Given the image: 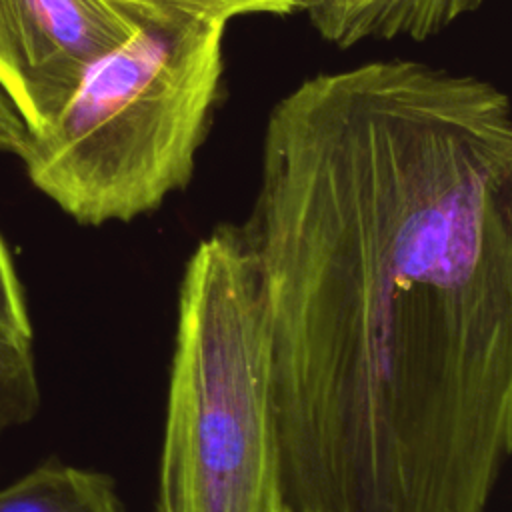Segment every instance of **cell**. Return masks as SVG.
Listing matches in <instances>:
<instances>
[{"instance_id": "obj_1", "label": "cell", "mask_w": 512, "mask_h": 512, "mask_svg": "<svg viewBox=\"0 0 512 512\" xmlns=\"http://www.w3.org/2000/svg\"><path fill=\"white\" fill-rule=\"evenodd\" d=\"M242 228L294 512H488L512 460V104L418 60L268 114Z\"/></svg>"}, {"instance_id": "obj_2", "label": "cell", "mask_w": 512, "mask_h": 512, "mask_svg": "<svg viewBox=\"0 0 512 512\" xmlns=\"http://www.w3.org/2000/svg\"><path fill=\"white\" fill-rule=\"evenodd\" d=\"M226 22L194 0H152L140 28L30 136L20 158L32 184L92 226L128 222L182 190L218 98Z\"/></svg>"}, {"instance_id": "obj_3", "label": "cell", "mask_w": 512, "mask_h": 512, "mask_svg": "<svg viewBox=\"0 0 512 512\" xmlns=\"http://www.w3.org/2000/svg\"><path fill=\"white\" fill-rule=\"evenodd\" d=\"M156 512H292L268 306L242 224L216 226L182 274Z\"/></svg>"}, {"instance_id": "obj_4", "label": "cell", "mask_w": 512, "mask_h": 512, "mask_svg": "<svg viewBox=\"0 0 512 512\" xmlns=\"http://www.w3.org/2000/svg\"><path fill=\"white\" fill-rule=\"evenodd\" d=\"M152 0H0V88L42 134L90 66L122 46Z\"/></svg>"}, {"instance_id": "obj_5", "label": "cell", "mask_w": 512, "mask_h": 512, "mask_svg": "<svg viewBox=\"0 0 512 512\" xmlns=\"http://www.w3.org/2000/svg\"><path fill=\"white\" fill-rule=\"evenodd\" d=\"M486 0H320L306 10L316 32L350 48L360 40L412 38L440 34L458 18L476 12Z\"/></svg>"}, {"instance_id": "obj_6", "label": "cell", "mask_w": 512, "mask_h": 512, "mask_svg": "<svg viewBox=\"0 0 512 512\" xmlns=\"http://www.w3.org/2000/svg\"><path fill=\"white\" fill-rule=\"evenodd\" d=\"M0 512H126L102 472L46 462L0 488Z\"/></svg>"}, {"instance_id": "obj_7", "label": "cell", "mask_w": 512, "mask_h": 512, "mask_svg": "<svg viewBox=\"0 0 512 512\" xmlns=\"http://www.w3.org/2000/svg\"><path fill=\"white\" fill-rule=\"evenodd\" d=\"M40 406L32 350L0 344V438L34 418Z\"/></svg>"}, {"instance_id": "obj_8", "label": "cell", "mask_w": 512, "mask_h": 512, "mask_svg": "<svg viewBox=\"0 0 512 512\" xmlns=\"http://www.w3.org/2000/svg\"><path fill=\"white\" fill-rule=\"evenodd\" d=\"M32 322L16 266L0 236V344L32 350Z\"/></svg>"}, {"instance_id": "obj_9", "label": "cell", "mask_w": 512, "mask_h": 512, "mask_svg": "<svg viewBox=\"0 0 512 512\" xmlns=\"http://www.w3.org/2000/svg\"><path fill=\"white\" fill-rule=\"evenodd\" d=\"M224 20H232L248 14H292L304 12V0H194Z\"/></svg>"}, {"instance_id": "obj_10", "label": "cell", "mask_w": 512, "mask_h": 512, "mask_svg": "<svg viewBox=\"0 0 512 512\" xmlns=\"http://www.w3.org/2000/svg\"><path fill=\"white\" fill-rule=\"evenodd\" d=\"M28 140H30V130L26 122L22 120L16 106L0 88V150L22 156Z\"/></svg>"}, {"instance_id": "obj_11", "label": "cell", "mask_w": 512, "mask_h": 512, "mask_svg": "<svg viewBox=\"0 0 512 512\" xmlns=\"http://www.w3.org/2000/svg\"><path fill=\"white\" fill-rule=\"evenodd\" d=\"M320 0H304V10H308V8H312L314 4H318Z\"/></svg>"}, {"instance_id": "obj_12", "label": "cell", "mask_w": 512, "mask_h": 512, "mask_svg": "<svg viewBox=\"0 0 512 512\" xmlns=\"http://www.w3.org/2000/svg\"><path fill=\"white\" fill-rule=\"evenodd\" d=\"M292 512H294V510H292Z\"/></svg>"}]
</instances>
